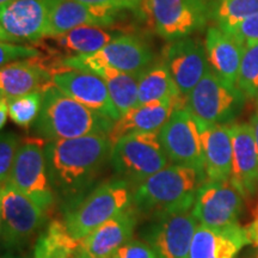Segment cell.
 <instances>
[{
	"instance_id": "cell-27",
	"label": "cell",
	"mask_w": 258,
	"mask_h": 258,
	"mask_svg": "<svg viewBox=\"0 0 258 258\" xmlns=\"http://www.w3.org/2000/svg\"><path fill=\"white\" fill-rule=\"evenodd\" d=\"M82 247V240L74 238L64 222L51 221L38 237L32 258H71Z\"/></svg>"
},
{
	"instance_id": "cell-43",
	"label": "cell",
	"mask_w": 258,
	"mask_h": 258,
	"mask_svg": "<svg viewBox=\"0 0 258 258\" xmlns=\"http://www.w3.org/2000/svg\"><path fill=\"white\" fill-rule=\"evenodd\" d=\"M254 258H258V253H257V254H256V257H254Z\"/></svg>"
},
{
	"instance_id": "cell-42",
	"label": "cell",
	"mask_w": 258,
	"mask_h": 258,
	"mask_svg": "<svg viewBox=\"0 0 258 258\" xmlns=\"http://www.w3.org/2000/svg\"><path fill=\"white\" fill-rule=\"evenodd\" d=\"M10 2H12V0H0V8H2V6L6 5V4H9Z\"/></svg>"
},
{
	"instance_id": "cell-13",
	"label": "cell",
	"mask_w": 258,
	"mask_h": 258,
	"mask_svg": "<svg viewBox=\"0 0 258 258\" xmlns=\"http://www.w3.org/2000/svg\"><path fill=\"white\" fill-rule=\"evenodd\" d=\"M244 196L230 180H207L196 192L192 215L201 225L213 228L238 224Z\"/></svg>"
},
{
	"instance_id": "cell-26",
	"label": "cell",
	"mask_w": 258,
	"mask_h": 258,
	"mask_svg": "<svg viewBox=\"0 0 258 258\" xmlns=\"http://www.w3.org/2000/svg\"><path fill=\"white\" fill-rule=\"evenodd\" d=\"M93 73L98 74L104 80L120 116L139 105V79L141 74L125 73L109 67H99Z\"/></svg>"
},
{
	"instance_id": "cell-5",
	"label": "cell",
	"mask_w": 258,
	"mask_h": 258,
	"mask_svg": "<svg viewBox=\"0 0 258 258\" xmlns=\"http://www.w3.org/2000/svg\"><path fill=\"white\" fill-rule=\"evenodd\" d=\"M159 133L131 134L112 144L110 161L116 175L127 183L141 184L169 166Z\"/></svg>"
},
{
	"instance_id": "cell-15",
	"label": "cell",
	"mask_w": 258,
	"mask_h": 258,
	"mask_svg": "<svg viewBox=\"0 0 258 258\" xmlns=\"http://www.w3.org/2000/svg\"><path fill=\"white\" fill-rule=\"evenodd\" d=\"M51 82L57 89L97 114L117 121L121 117L112 103L104 80L98 74L63 67L53 74Z\"/></svg>"
},
{
	"instance_id": "cell-8",
	"label": "cell",
	"mask_w": 258,
	"mask_h": 258,
	"mask_svg": "<svg viewBox=\"0 0 258 258\" xmlns=\"http://www.w3.org/2000/svg\"><path fill=\"white\" fill-rule=\"evenodd\" d=\"M152 61L153 53L146 42L134 35H120L97 53L66 57L62 63L69 69L88 72L109 67L125 73L141 74Z\"/></svg>"
},
{
	"instance_id": "cell-38",
	"label": "cell",
	"mask_w": 258,
	"mask_h": 258,
	"mask_svg": "<svg viewBox=\"0 0 258 258\" xmlns=\"http://www.w3.org/2000/svg\"><path fill=\"white\" fill-rule=\"evenodd\" d=\"M9 116V103L5 97H2L0 99V127L4 128V125L8 121Z\"/></svg>"
},
{
	"instance_id": "cell-29",
	"label": "cell",
	"mask_w": 258,
	"mask_h": 258,
	"mask_svg": "<svg viewBox=\"0 0 258 258\" xmlns=\"http://www.w3.org/2000/svg\"><path fill=\"white\" fill-rule=\"evenodd\" d=\"M209 15L218 27L237 23L258 15V0H212Z\"/></svg>"
},
{
	"instance_id": "cell-28",
	"label": "cell",
	"mask_w": 258,
	"mask_h": 258,
	"mask_svg": "<svg viewBox=\"0 0 258 258\" xmlns=\"http://www.w3.org/2000/svg\"><path fill=\"white\" fill-rule=\"evenodd\" d=\"M177 96L182 95L164 61L151 64L141 73L139 79V105Z\"/></svg>"
},
{
	"instance_id": "cell-2",
	"label": "cell",
	"mask_w": 258,
	"mask_h": 258,
	"mask_svg": "<svg viewBox=\"0 0 258 258\" xmlns=\"http://www.w3.org/2000/svg\"><path fill=\"white\" fill-rule=\"evenodd\" d=\"M207 182L205 172L184 165H171L139 184L133 194V211L159 219L177 212L191 211L196 192Z\"/></svg>"
},
{
	"instance_id": "cell-7",
	"label": "cell",
	"mask_w": 258,
	"mask_h": 258,
	"mask_svg": "<svg viewBox=\"0 0 258 258\" xmlns=\"http://www.w3.org/2000/svg\"><path fill=\"white\" fill-rule=\"evenodd\" d=\"M140 9L157 34L167 41L189 37L211 18L206 0H143Z\"/></svg>"
},
{
	"instance_id": "cell-16",
	"label": "cell",
	"mask_w": 258,
	"mask_h": 258,
	"mask_svg": "<svg viewBox=\"0 0 258 258\" xmlns=\"http://www.w3.org/2000/svg\"><path fill=\"white\" fill-rule=\"evenodd\" d=\"M62 61L54 62L43 55L32 59L15 61L0 71V92L6 99H14L28 93L41 91L53 85L51 77L63 69Z\"/></svg>"
},
{
	"instance_id": "cell-14",
	"label": "cell",
	"mask_w": 258,
	"mask_h": 258,
	"mask_svg": "<svg viewBox=\"0 0 258 258\" xmlns=\"http://www.w3.org/2000/svg\"><path fill=\"white\" fill-rule=\"evenodd\" d=\"M198 220L191 211L177 212L154 219L143 237L157 258H190V247Z\"/></svg>"
},
{
	"instance_id": "cell-21",
	"label": "cell",
	"mask_w": 258,
	"mask_h": 258,
	"mask_svg": "<svg viewBox=\"0 0 258 258\" xmlns=\"http://www.w3.org/2000/svg\"><path fill=\"white\" fill-rule=\"evenodd\" d=\"M249 244L246 227L239 224L221 228L199 224L192 237L190 258H235Z\"/></svg>"
},
{
	"instance_id": "cell-10",
	"label": "cell",
	"mask_w": 258,
	"mask_h": 258,
	"mask_svg": "<svg viewBox=\"0 0 258 258\" xmlns=\"http://www.w3.org/2000/svg\"><path fill=\"white\" fill-rule=\"evenodd\" d=\"M44 140L27 139L19 147L9 183L36 202L44 211L54 202L44 156Z\"/></svg>"
},
{
	"instance_id": "cell-17",
	"label": "cell",
	"mask_w": 258,
	"mask_h": 258,
	"mask_svg": "<svg viewBox=\"0 0 258 258\" xmlns=\"http://www.w3.org/2000/svg\"><path fill=\"white\" fill-rule=\"evenodd\" d=\"M164 63L185 98L209 69L206 46L191 37L171 42L164 51Z\"/></svg>"
},
{
	"instance_id": "cell-41",
	"label": "cell",
	"mask_w": 258,
	"mask_h": 258,
	"mask_svg": "<svg viewBox=\"0 0 258 258\" xmlns=\"http://www.w3.org/2000/svg\"><path fill=\"white\" fill-rule=\"evenodd\" d=\"M2 258H25V257L17 256V254H15V253H12V252H6V253H3L2 254Z\"/></svg>"
},
{
	"instance_id": "cell-23",
	"label": "cell",
	"mask_w": 258,
	"mask_h": 258,
	"mask_svg": "<svg viewBox=\"0 0 258 258\" xmlns=\"http://www.w3.org/2000/svg\"><path fill=\"white\" fill-rule=\"evenodd\" d=\"M244 48L245 44L219 27L207 30L206 50L209 67L218 77L231 85L237 86Z\"/></svg>"
},
{
	"instance_id": "cell-11",
	"label": "cell",
	"mask_w": 258,
	"mask_h": 258,
	"mask_svg": "<svg viewBox=\"0 0 258 258\" xmlns=\"http://www.w3.org/2000/svg\"><path fill=\"white\" fill-rule=\"evenodd\" d=\"M159 138L167 157L176 165L190 166L206 173L201 125L188 109L173 112L160 129Z\"/></svg>"
},
{
	"instance_id": "cell-12",
	"label": "cell",
	"mask_w": 258,
	"mask_h": 258,
	"mask_svg": "<svg viewBox=\"0 0 258 258\" xmlns=\"http://www.w3.org/2000/svg\"><path fill=\"white\" fill-rule=\"evenodd\" d=\"M50 0H12L0 9L2 42L36 43L46 37Z\"/></svg>"
},
{
	"instance_id": "cell-31",
	"label": "cell",
	"mask_w": 258,
	"mask_h": 258,
	"mask_svg": "<svg viewBox=\"0 0 258 258\" xmlns=\"http://www.w3.org/2000/svg\"><path fill=\"white\" fill-rule=\"evenodd\" d=\"M237 86L246 98L258 95V42L245 44Z\"/></svg>"
},
{
	"instance_id": "cell-19",
	"label": "cell",
	"mask_w": 258,
	"mask_h": 258,
	"mask_svg": "<svg viewBox=\"0 0 258 258\" xmlns=\"http://www.w3.org/2000/svg\"><path fill=\"white\" fill-rule=\"evenodd\" d=\"M183 108H186V98L183 96L138 105L115 121L108 137L114 144L125 135L159 133L171 115Z\"/></svg>"
},
{
	"instance_id": "cell-3",
	"label": "cell",
	"mask_w": 258,
	"mask_h": 258,
	"mask_svg": "<svg viewBox=\"0 0 258 258\" xmlns=\"http://www.w3.org/2000/svg\"><path fill=\"white\" fill-rule=\"evenodd\" d=\"M115 121L97 114L50 85L43 91V102L34 132L44 141L64 140L86 135L109 134Z\"/></svg>"
},
{
	"instance_id": "cell-22",
	"label": "cell",
	"mask_w": 258,
	"mask_h": 258,
	"mask_svg": "<svg viewBox=\"0 0 258 258\" xmlns=\"http://www.w3.org/2000/svg\"><path fill=\"white\" fill-rule=\"evenodd\" d=\"M137 225L133 208L116 215L82 240V249L91 258H111L116 250L132 240Z\"/></svg>"
},
{
	"instance_id": "cell-25",
	"label": "cell",
	"mask_w": 258,
	"mask_h": 258,
	"mask_svg": "<svg viewBox=\"0 0 258 258\" xmlns=\"http://www.w3.org/2000/svg\"><path fill=\"white\" fill-rule=\"evenodd\" d=\"M200 125L207 180H230L233 153L230 127L226 124L205 125L200 123Z\"/></svg>"
},
{
	"instance_id": "cell-34",
	"label": "cell",
	"mask_w": 258,
	"mask_h": 258,
	"mask_svg": "<svg viewBox=\"0 0 258 258\" xmlns=\"http://www.w3.org/2000/svg\"><path fill=\"white\" fill-rule=\"evenodd\" d=\"M38 56H42V53L37 47L11 43V42H2L0 44V63L2 66L15 62V61L32 59V57Z\"/></svg>"
},
{
	"instance_id": "cell-33",
	"label": "cell",
	"mask_w": 258,
	"mask_h": 258,
	"mask_svg": "<svg viewBox=\"0 0 258 258\" xmlns=\"http://www.w3.org/2000/svg\"><path fill=\"white\" fill-rule=\"evenodd\" d=\"M231 36L237 38L243 44L258 42V15L252 16L237 23L219 27Z\"/></svg>"
},
{
	"instance_id": "cell-35",
	"label": "cell",
	"mask_w": 258,
	"mask_h": 258,
	"mask_svg": "<svg viewBox=\"0 0 258 258\" xmlns=\"http://www.w3.org/2000/svg\"><path fill=\"white\" fill-rule=\"evenodd\" d=\"M111 258H157V256L146 241L131 240L116 250Z\"/></svg>"
},
{
	"instance_id": "cell-1",
	"label": "cell",
	"mask_w": 258,
	"mask_h": 258,
	"mask_svg": "<svg viewBox=\"0 0 258 258\" xmlns=\"http://www.w3.org/2000/svg\"><path fill=\"white\" fill-rule=\"evenodd\" d=\"M111 148L106 134L48 141L44 156L54 195L69 202L84 198L110 158Z\"/></svg>"
},
{
	"instance_id": "cell-36",
	"label": "cell",
	"mask_w": 258,
	"mask_h": 258,
	"mask_svg": "<svg viewBox=\"0 0 258 258\" xmlns=\"http://www.w3.org/2000/svg\"><path fill=\"white\" fill-rule=\"evenodd\" d=\"M77 2L90 5L112 6L122 10H138L140 9L143 0H77Z\"/></svg>"
},
{
	"instance_id": "cell-6",
	"label": "cell",
	"mask_w": 258,
	"mask_h": 258,
	"mask_svg": "<svg viewBox=\"0 0 258 258\" xmlns=\"http://www.w3.org/2000/svg\"><path fill=\"white\" fill-rule=\"evenodd\" d=\"M246 97L209 67L186 98V109L205 125L227 124L243 110Z\"/></svg>"
},
{
	"instance_id": "cell-9",
	"label": "cell",
	"mask_w": 258,
	"mask_h": 258,
	"mask_svg": "<svg viewBox=\"0 0 258 258\" xmlns=\"http://www.w3.org/2000/svg\"><path fill=\"white\" fill-rule=\"evenodd\" d=\"M44 209L10 183L0 191L2 246L15 249L24 245L46 221Z\"/></svg>"
},
{
	"instance_id": "cell-30",
	"label": "cell",
	"mask_w": 258,
	"mask_h": 258,
	"mask_svg": "<svg viewBox=\"0 0 258 258\" xmlns=\"http://www.w3.org/2000/svg\"><path fill=\"white\" fill-rule=\"evenodd\" d=\"M42 102H43V92L41 91L8 99L10 118L19 127L28 128L37 120L42 108Z\"/></svg>"
},
{
	"instance_id": "cell-32",
	"label": "cell",
	"mask_w": 258,
	"mask_h": 258,
	"mask_svg": "<svg viewBox=\"0 0 258 258\" xmlns=\"http://www.w3.org/2000/svg\"><path fill=\"white\" fill-rule=\"evenodd\" d=\"M21 147V139L14 132H6L0 138V182L2 186L8 184L17 152Z\"/></svg>"
},
{
	"instance_id": "cell-4",
	"label": "cell",
	"mask_w": 258,
	"mask_h": 258,
	"mask_svg": "<svg viewBox=\"0 0 258 258\" xmlns=\"http://www.w3.org/2000/svg\"><path fill=\"white\" fill-rule=\"evenodd\" d=\"M133 206L129 183L122 179L98 185L92 192L74 202L66 213L64 225L71 234L83 240L92 231Z\"/></svg>"
},
{
	"instance_id": "cell-24",
	"label": "cell",
	"mask_w": 258,
	"mask_h": 258,
	"mask_svg": "<svg viewBox=\"0 0 258 258\" xmlns=\"http://www.w3.org/2000/svg\"><path fill=\"white\" fill-rule=\"evenodd\" d=\"M118 36L120 35L104 27L83 25L56 36L44 38H47L46 48L49 49L51 55L57 54V55L71 57L97 53Z\"/></svg>"
},
{
	"instance_id": "cell-40",
	"label": "cell",
	"mask_w": 258,
	"mask_h": 258,
	"mask_svg": "<svg viewBox=\"0 0 258 258\" xmlns=\"http://www.w3.org/2000/svg\"><path fill=\"white\" fill-rule=\"evenodd\" d=\"M71 258H91V257H90L89 254L86 253L85 251H84V250L82 249V247H80V249H79L78 251H77V252L74 253L73 256L71 257Z\"/></svg>"
},
{
	"instance_id": "cell-39",
	"label": "cell",
	"mask_w": 258,
	"mask_h": 258,
	"mask_svg": "<svg viewBox=\"0 0 258 258\" xmlns=\"http://www.w3.org/2000/svg\"><path fill=\"white\" fill-rule=\"evenodd\" d=\"M250 124L252 125L254 140H256V146H257V152H258V114H256L252 118H251Z\"/></svg>"
},
{
	"instance_id": "cell-18",
	"label": "cell",
	"mask_w": 258,
	"mask_h": 258,
	"mask_svg": "<svg viewBox=\"0 0 258 258\" xmlns=\"http://www.w3.org/2000/svg\"><path fill=\"white\" fill-rule=\"evenodd\" d=\"M122 9L90 5L77 0H50L48 36H56L83 25L109 27L114 24Z\"/></svg>"
},
{
	"instance_id": "cell-20",
	"label": "cell",
	"mask_w": 258,
	"mask_h": 258,
	"mask_svg": "<svg viewBox=\"0 0 258 258\" xmlns=\"http://www.w3.org/2000/svg\"><path fill=\"white\" fill-rule=\"evenodd\" d=\"M232 138V173L230 182L244 198L253 195L258 186V152L250 123L230 127Z\"/></svg>"
},
{
	"instance_id": "cell-37",
	"label": "cell",
	"mask_w": 258,
	"mask_h": 258,
	"mask_svg": "<svg viewBox=\"0 0 258 258\" xmlns=\"http://www.w3.org/2000/svg\"><path fill=\"white\" fill-rule=\"evenodd\" d=\"M247 234H249L251 244L258 247V208L256 211V215H254L253 221L246 227Z\"/></svg>"
}]
</instances>
